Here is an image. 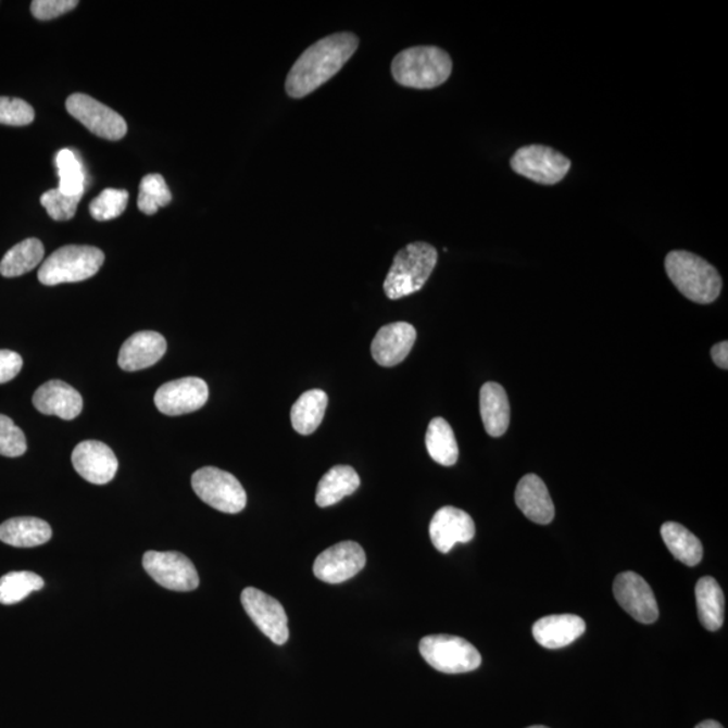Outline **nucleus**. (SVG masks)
<instances>
[{"instance_id":"6","label":"nucleus","mask_w":728,"mask_h":728,"mask_svg":"<svg viewBox=\"0 0 728 728\" xmlns=\"http://www.w3.org/2000/svg\"><path fill=\"white\" fill-rule=\"evenodd\" d=\"M419 653L434 669L448 675L468 674L481 664L478 649L456 636L424 637L419 642Z\"/></svg>"},{"instance_id":"20","label":"nucleus","mask_w":728,"mask_h":728,"mask_svg":"<svg viewBox=\"0 0 728 728\" xmlns=\"http://www.w3.org/2000/svg\"><path fill=\"white\" fill-rule=\"evenodd\" d=\"M515 503L531 523L548 525L554 518V505L544 481L535 474L525 475L515 490Z\"/></svg>"},{"instance_id":"7","label":"nucleus","mask_w":728,"mask_h":728,"mask_svg":"<svg viewBox=\"0 0 728 728\" xmlns=\"http://www.w3.org/2000/svg\"><path fill=\"white\" fill-rule=\"evenodd\" d=\"M192 487L201 501L222 513L238 514L248 503L243 486L233 474L223 469H198L192 476Z\"/></svg>"},{"instance_id":"21","label":"nucleus","mask_w":728,"mask_h":728,"mask_svg":"<svg viewBox=\"0 0 728 728\" xmlns=\"http://www.w3.org/2000/svg\"><path fill=\"white\" fill-rule=\"evenodd\" d=\"M585 631L586 622L574 614L549 615L537 620L531 629L537 643L547 649L568 647Z\"/></svg>"},{"instance_id":"33","label":"nucleus","mask_w":728,"mask_h":728,"mask_svg":"<svg viewBox=\"0 0 728 728\" xmlns=\"http://www.w3.org/2000/svg\"><path fill=\"white\" fill-rule=\"evenodd\" d=\"M128 192L125 189H104L89 204V214L98 222H109L120 217L126 211Z\"/></svg>"},{"instance_id":"13","label":"nucleus","mask_w":728,"mask_h":728,"mask_svg":"<svg viewBox=\"0 0 728 728\" xmlns=\"http://www.w3.org/2000/svg\"><path fill=\"white\" fill-rule=\"evenodd\" d=\"M210 390L205 380L196 377L172 380L162 385L154 396L156 409L166 416H181L203 407Z\"/></svg>"},{"instance_id":"11","label":"nucleus","mask_w":728,"mask_h":728,"mask_svg":"<svg viewBox=\"0 0 728 728\" xmlns=\"http://www.w3.org/2000/svg\"><path fill=\"white\" fill-rule=\"evenodd\" d=\"M242 606L258 629L276 645L289 640L288 615L283 604L267 593L249 587L242 592Z\"/></svg>"},{"instance_id":"24","label":"nucleus","mask_w":728,"mask_h":728,"mask_svg":"<svg viewBox=\"0 0 728 728\" xmlns=\"http://www.w3.org/2000/svg\"><path fill=\"white\" fill-rule=\"evenodd\" d=\"M361 478L350 466H336L318 481L316 503L321 507H329L343 498L354 494L360 489Z\"/></svg>"},{"instance_id":"36","label":"nucleus","mask_w":728,"mask_h":728,"mask_svg":"<svg viewBox=\"0 0 728 728\" xmlns=\"http://www.w3.org/2000/svg\"><path fill=\"white\" fill-rule=\"evenodd\" d=\"M35 117V109L25 100L0 97V125L27 126Z\"/></svg>"},{"instance_id":"3","label":"nucleus","mask_w":728,"mask_h":728,"mask_svg":"<svg viewBox=\"0 0 728 728\" xmlns=\"http://www.w3.org/2000/svg\"><path fill=\"white\" fill-rule=\"evenodd\" d=\"M391 73L403 87L432 89L444 84L452 73L450 54L437 47H413L397 54Z\"/></svg>"},{"instance_id":"40","label":"nucleus","mask_w":728,"mask_h":728,"mask_svg":"<svg viewBox=\"0 0 728 728\" xmlns=\"http://www.w3.org/2000/svg\"><path fill=\"white\" fill-rule=\"evenodd\" d=\"M694 728H725L716 720H704Z\"/></svg>"},{"instance_id":"41","label":"nucleus","mask_w":728,"mask_h":728,"mask_svg":"<svg viewBox=\"0 0 728 728\" xmlns=\"http://www.w3.org/2000/svg\"><path fill=\"white\" fill-rule=\"evenodd\" d=\"M528 728H549V727H545V726H530Z\"/></svg>"},{"instance_id":"15","label":"nucleus","mask_w":728,"mask_h":728,"mask_svg":"<svg viewBox=\"0 0 728 728\" xmlns=\"http://www.w3.org/2000/svg\"><path fill=\"white\" fill-rule=\"evenodd\" d=\"M72 463L77 474L92 485L110 484L120 467L114 451L97 440L80 442L72 453Z\"/></svg>"},{"instance_id":"25","label":"nucleus","mask_w":728,"mask_h":728,"mask_svg":"<svg viewBox=\"0 0 728 728\" xmlns=\"http://www.w3.org/2000/svg\"><path fill=\"white\" fill-rule=\"evenodd\" d=\"M327 406L328 396L326 391L313 389L300 396L290 412L291 425H293L296 432L302 436L315 432L323 423Z\"/></svg>"},{"instance_id":"34","label":"nucleus","mask_w":728,"mask_h":728,"mask_svg":"<svg viewBox=\"0 0 728 728\" xmlns=\"http://www.w3.org/2000/svg\"><path fill=\"white\" fill-rule=\"evenodd\" d=\"M83 196H71L58 189H50L41 196V205L55 222L71 221L76 215Z\"/></svg>"},{"instance_id":"9","label":"nucleus","mask_w":728,"mask_h":728,"mask_svg":"<svg viewBox=\"0 0 728 728\" xmlns=\"http://www.w3.org/2000/svg\"><path fill=\"white\" fill-rule=\"evenodd\" d=\"M66 111L95 136L120 141L127 134L125 117L86 93H73L66 99Z\"/></svg>"},{"instance_id":"12","label":"nucleus","mask_w":728,"mask_h":728,"mask_svg":"<svg viewBox=\"0 0 728 728\" xmlns=\"http://www.w3.org/2000/svg\"><path fill=\"white\" fill-rule=\"evenodd\" d=\"M366 565L364 549L354 541L339 542L318 554L313 573L318 580L339 585L354 578Z\"/></svg>"},{"instance_id":"8","label":"nucleus","mask_w":728,"mask_h":728,"mask_svg":"<svg viewBox=\"0 0 728 728\" xmlns=\"http://www.w3.org/2000/svg\"><path fill=\"white\" fill-rule=\"evenodd\" d=\"M510 165L517 175L542 185L562 181L570 170L567 156L544 145L524 146L515 151Z\"/></svg>"},{"instance_id":"18","label":"nucleus","mask_w":728,"mask_h":728,"mask_svg":"<svg viewBox=\"0 0 728 728\" xmlns=\"http://www.w3.org/2000/svg\"><path fill=\"white\" fill-rule=\"evenodd\" d=\"M167 349L164 336L153 330H142L128 338L120 352V366L133 373L154 366L165 355Z\"/></svg>"},{"instance_id":"5","label":"nucleus","mask_w":728,"mask_h":728,"mask_svg":"<svg viewBox=\"0 0 728 728\" xmlns=\"http://www.w3.org/2000/svg\"><path fill=\"white\" fill-rule=\"evenodd\" d=\"M104 260L103 251L92 246H64L42 263L38 279L47 287L86 281L100 271Z\"/></svg>"},{"instance_id":"39","label":"nucleus","mask_w":728,"mask_h":728,"mask_svg":"<svg viewBox=\"0 0 728 728\" xmlns=\"http://www.w3.org/2000/svg\"><path fill=\"white\" fill-rule=\"evenodd\" d=\"M711 357H713L716 366L724 369L728 368V343L726 340L711 349Z\"/></svg>"},{"instance_id":"30","label":"nucleus","mask_w":728,"mask_h":728,"mask_svg":"<svg viewBox=\"0 0 728 728\" xmlns=\"http://www.w3.org/2000/svg\"><path fill=\"white\" fill-rule=\"evenodd\" d=\"M43 586L41 576L29 570H14L0 578V603L8 606L20 603L30 593L42 590Z\"/></svg>"},{"instance_id":"35","label":"nucleus","mask_w":728,"mask_h":728,"mask_svg":"<svg viewBox=\"0 0 728 728\" xmlns=\"http://www.w3.org/2000/svg\"><path fill=\"white\" fill-rule=\"evenodd\" d=\"M27 450L26 436L13 419L0 414V455L18 457Z\"/></svg>"},{"instance_id":"1","label":"nucleus","mask_w":728,"mask_h":728,"mask_svg":"<svg viewBox=\"0 0 728 728\" xmlns=\"http://www.w3.org/2000/svg\"><path fill=\"white\" fill-rule=\"evenodd\" d=\"M360 47V38L352 33H336L322 38L302 53L287 77V93L301 99L316 91L347 64Z\"/></svg>"},{"instance_id":"4","label":"nucleus","mask_w":728,"mask_h":728,"mask_svg":"<svg viewBox=\"0 0 728 728\" xmlns=\"http://www.w3.org/2000/svg\"><path fill=\"white\" fill-rule=\"evenodd\" d=\"M437 250L425 242H414L397 253L393 265L386 276L384 290L390 300L417 293L427 284L435 271Z\"/></svg>"},{"instance_id":"29","label":"nucleus","mask_w":728,"mask_h":728,"mask_svg":"<svg viewBox=\"0 0 728 728\" xmlns=\"http://www.w3.org/2000/svg\"><path fill=\"white\" fill-rule=\"evenodd\" d=\"M425 444L429 456L441 466L451 467L459 459V447L451 425L444 418L436 417L429 423Z\"/></svg>"},{"instance_id":"16","label":"nucleus","mask_w":728,"mask_h":728,"mask_svg":"<svg viewBox=\"0 0 728 728\" xmlns=\"http://www.w3.org/2000/svg\"><path fill=\"white\" fill-rule=\"evenodd\" d=\"M429 535L437 551L448 553L457 542L467 544L474 539L475 523L472 515L463 510L444 506L430 520Z\"/></svg>"},{"instance_id":"10","label":"nucleus","mask_w":728,"mask_h":728,"mask_svg":"<svg viewBox=\"0 0 728 728\" xmlns=\"http://www.w3.org/2000/svg\"><path fill=\"white\" fill-rule=\"evenodd\" d=\"M146 573L171 591H193L200 585L192 562L178 552H146L142 560Z\"/></svg>"},{"instance_id":"2","label":"nucleus","mask_w":728,"mask_h":728,"mask_svg":"<svg viewBox=\"0 0 728 728\" xmlns=\"http://www.w3.org/2000/svg\"><path fill=\"white\" fill-rule=\"evenodd\" d=\"M665 271L677 290L698 304H711L721 291V278L716 268L690 251H671L665 258Z\"/></svg>"},{"instance_id":"23","label":"nucleus","mask_w":728,"mask_h":728,"mask_svg":"<svg viewBox=\"0 0 728 728\" xmlns=\"http://www.w3.org/2000/svg\"><path fill=\"white\" fill-rule=\"evenodd\" d=\"M52 539L47 520L36 517H16L0 525V541L15 548H35Z\"/></svg>"},{"instance_id":"38","label":"nucleus","mask_w":728,"mask_h":728,"mask_svg":"<svg viewBox=\"0 0 728 728\" xmlns=\"http://www.w3.org/2000/svg\"><path fill=\"white\" fill-rule=\"evenodd\" d=\"M24 361L14 351L0 350V385L8 384L21 373Z\"/></svg>"},{"instance_id":"14","label":"nucleus","mask_w":728,"mask_h":728,"mask_svg":"<svg viewBox=\"0 0 728 728\" xmlns=\"http://www.w3.org/2000/svg\"><path fill=\"white\" fill-rule=\"evenodd\" d=\"M614 597L619 606L641 624L649 625L658 619V603L642 576L630 570L619 574L614 581Z\"/></svg>"},{"instance_id":"22","label":"nucleus","mask_w":728,"mask_h":728,"mask_svg":"<svg viewBox=\"0 0 728 728\" xmlns=\"http://www.w3.org/2000/svg\"><path fill=\"white\" fill-rule=\"evenodd\" d=\"M480 416L491 437L506 434L510 424V403L500 384L487 382L480 389Z\"/></svg>"},{"instance_id":"31","label":"nucleus","mask_w":728,"mask_h":728,"mask_svg":"<svg viewBox=\"0 0 728 728\" xmlns=\"http://www.w3.org/2000/svg\"><path fill=\"white\" fill-rule=\"evenodd\" d=\"M58 164L61 192L71 196H83L86 190V176L81 162L78 161L75 153L70 149L61 150L55 156Z\"/></svg>"},{"instance_id":"37","label":"nucleus","mask_w":728,"mask_h":728,"mask_svg":"<svg viewBox=\"0 0 728 728\" xmlns=\"http://www.w3.org/2000/svg\"><path fill=\"white\" fill-rule=\"evenodd\" d=\"M78 5L77 0H35L32 3V14L38 21H50L70 13Z\"/></svg>"},{"instance_id":"27","label":"nucleus","mask_w":728,"mask_h":728,"mask_svg":"<svg viewBox=\"0 0 728 728\" xmlns=\"http://www.w3.org/2000/svg\"><path fill=\"white\" fill-rule=\"evenodd\" d=\"M661 537L669 552L688 567H694L703 558V545L696 536L677 523H665Z\"/></svg>"},{"instance_id":"26","label":"nucleus","mask_w":728,"mask_h":728,"mask_svg":"<svg viewBox=\"0 0 728 728\" xmlns=\"http://www.w3.org/2000/svg\"><path fill=\"white\" fill-rule=\"evenodd\" d=\"M699 619L705 629L718 631L725 622V595L719 582L705 576L696 585Z\"/></svg>"},{"instance_id":"32","label":"nucleus","mask_w":728,"mask_h":728,"mask_svg":"<svg viewBox=\"0 0 728 728\" xmlns=\"http://www.w3.org/2000/svg\"><path fill=\"white\" fill-rule=\"evenodd\" d=\"M172 193L161 175H148L139 185L138 209L145 215H154L161 206L170 205Z\"/></svg>"},{"instance_id":"28","label":"nucleus","mask_w":728,"mask_h":728,"mask_svg":"<svg viewBox=\"0 0 728 728\" xmlns=\"http://www.w3.org/2000/svg\"><path fill=\"white\" fill-rule=\"evenodd\" d=\"M45 249L41 240L30 238L15 244L0 262V274L5 278L24 276L42 262Z\"/></svg>"},{"instance_id":"19","label":"nucleus","mask_w":728,"mask_h":728,"mask_svg":"<svg viewBox=\"0 0 728 728\" xmlns=\"http://www.w3.org/2000/svg\"><path fill=\"white\" fill-rule=\"evenodd\" d=\"M38 412L47 416L75 419L83 411V399L76 389L63 380H49L33 397Z\"/></svg>"},{"instance_id":"17","label":"nucleus","mask_w":728,"mask_h":728,"mask_svg":"<svg viewBox=\"0 0 728 728\" xmlns=\"http://www.w3.org/2000/svg\"><path fill=\"white\" fill-rule=\"evenodd\" d=\"M417 332L412 324L391 323L378 330L372 344L374 361L382 367H394L406 360L416 343Z\"/></svg>"}]
</instances>
